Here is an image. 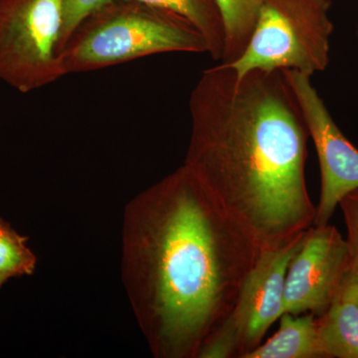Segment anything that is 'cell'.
I'll return each mask as SVG.
<instances>
[{
  "label": "cell",
  "mask_w": 358,
  "mask_h": 358,
  "mask_svg": "<svg viewBox=\"0 0 358 358\" xmlns=\"http://www.w3.org/2000/svg\"><path fill=\"white\" fill-rule=\"evenodd\" d=\"M122 251V284L157 358H199L263 252L185 164L127 205Z\"/></svg>",
  "instance_id": "cell-1"
},
{
  "label": "cell",
  "mask_w": 358,
  "mask_h": 358,
  "mask_svg": "<svg viewBox=\"0 0 358 358\" xmlns=\"http://www.w3.org/2000/svg\"><path fill=\"white\" fill-rule=\"evenodd\" d=\"M185 166L262 251L313 226L306 182L308 131L282 71L202 72L189 98Z\"/></svg>",
  "instance_id": "cell-2"
},
{
  "label": "cell",
  "mask_w": 358,
  "mask_h": 358,
  "mask_svg": "<svg viewBox=\"0 0 358 358\" xmlns=\"http://www.w3.org/2000/svg\"><path fill=\"white\" fill-rule=\"evenodd\" d=\"M169 52L205 53L208 47L178 14L138 0H110L78 25L59 58L66 76Z\"/></svg>",
  "instance_id": "cell-3"
},
{
  "label": "cell",
  "mask_w": 358,
  "mask_h": 358,
  "mask_svg": "<svg viewBox=\"0 0 358 358\" xmlns=\"http://www.w3.org/2000/svg\"><path fill=\"white\" fill-rule=\"evenodd\" d=\"M331 0H263L238 76L253 70H294L312 76L329 62Z\"/></svg>",
  "instance_id": "cell-4"
},
{
  "label": "cell",
  "mask_w": 358,
  "mask_h": 358,
  "mask_svg": "<svg viewBox=\"0 0 358 358\" xmlns=\"http://www.w3.org/2000/svg\"><path fill=\"white\" fill-rule=\"evenodd\" d=\"M64 0H0V80L21 93L64 77Z\"/></svg>",
  "instance_id": "cell-5"
},
{
  "label": "cell",
  "mask_w": 358,
  "mask_h": 358,
  "mask_svg": "<svg viewBox=\"0 0 358 358\" xmlns=\"http://www.w3.org/2000/svg\"><path fill=\"white\" fill-rule=\"evenodd\" d=\"M306 232L289 244L261 253L234 306L207 339L199 358H245L262 343L268 329L284 313L287 271Z\"/></svg>",
  "instance_id": "cell-6"
},
{
  "label": "cell",
  "mask_w": 358,
  "mask_h": 358,
  "mask_svg": "<svg viewBox=\"0 0 358 358\" xmlns=\"http://www.w3.org/2000/svg\"><path fill=\"white\" fill-rule=\"evenodd\" d=\"M319 157L322 189L313 225L329 224L339 202L358 189V150L343 136L310 83V76L284 70Z\"/></svg>",
  "instance_id": "cell-7"
},
{
  "label": "cell",
  "mask_w": 358,
  "mask_h": 358,
  "mask_svg": "<svg viewBox=\"0 0 358 358\" xmlns=\"http://www.w3.org/2000/svg\"><path fill=\"white\" fill-rule=\"evenodd\" d=\"M352 267L346 239L334 226H312L294 254L284 288V313L322 315Z\"/></svg>",
  "instance_id": "cell-8"
},
{
  "label": "cell",
  "mask_w": 358,
  "mask_h": 358,
  "mask_svg": "<svg viewBox=\"0 0 358 358\" xmlns=\"http://www.w3.org/2000/svg\"><path fill=\"white\" fill-rule=\"evenodd\" d=\"M317 331L326 358H358V303L350 270L333 303L317 317Z\"/></svg>",
  "instance_id": "cell-9"
},
{
  "label": "cell",
  "mask_w": 358,
  "mask_h": 358,
  "mask_svg": "<svg viewBox=\"0 0 358 358\" xmlns=\"http://www.w3.org/2000/svg\"><path fill=\"white\" fill-rule=\"evenodd\" d=\"M280 327L245 358H326L317 331V315L282 313Z\"/></svg>",
  "instance_id": "cell-10"
},
{
  "label": "cell",
  "mask_w": 358,
  "mask_h": 358,
  "mask_svg": "<svg viewBox=\"0 0 358 358\" xmlns=\"http://www.w3.org/2000/svg\"><path fill=\"white\" fill-rule=\"evenodd\" d=\"M159 7L192 23L206 40L212 59L221 61L224 49V25L215 0H138Z\"/></svg>",
  "instance_id": "cell-11"
},
{
  "label": "cell",
  "mask_w": 358,
  "mask_h": 358,
  "mask_svg": "<svg viewBox=\"0 0 358 358\" xmlns=\"http://www.w3.org/2000/svg\"><path fill=\"white\" fill-rule=\"evenodd\" d=\"M263 0H215L224 25L221 63L230 64L243 54L255 27Z\"/></svg>",
  "instance_id": "cell-12"
},
{
  "label": "cell",
  "mask_w": 358,
  "mask_h": 358,
  "mask_svg": "<svg viewBox=\"0 0 358 358\" xmlns=\"http://www.w3.org/2000/svg\"><path fill=\"white\" fill-rule=\"evenodd\" d=\"M36 265L37 258L27 246V238L0 219V274L8 279L30 275Z\"/></svg>",
  "instance_id": "cell-13"
},
{
  "label": "cell",
  "mask_w": 358,
  "mask_h": 358,
  "mask_svg": "<svg viewBox=\"0 0 358 358\" xmlns=\"http://www.w3.org/2000/svg\"><path fill=\"white\" fill-rule=\"evenodd\" d=\"M110 0H64V15H63V29L59 44V54L67 43L72 33L89 15L99 7L109 2Z\"/></svg>",
  "instance_id": "cell-14"
},
{
  "label": "cell",
  "mask_w": 358,
  "mask_h": 358,
  "mask_svg": "<svg viewBox=\"0 0 358 358\" xmlns=\"http://www.w3.org/2000/svg\"><path fill=\"white\" fill-rule=\"evenodd\" d=\"M343 210V217L348 230V242L350 247V255L355 262H358V189L348 193L339 202Z\"/></svg>",
  "instance_id": "cell-15"
},
{
  "label": "cell",
  "mask_w": 358,
  "mask_h": 358,
  "mask_svg": "<svg viewBox=\"0 0 358 358\" xmlns=\"http://www.w3.org/2000/svg\"><path fill=\"white\" fill-rule=\"evenodd\" d=\"M350 277H352L353 287H355V296L358 303V262L352 259V267H350Z\"/></svg>",
  "instance_id": "cell-16"
},
{
  "label": "cell",
  "mask_w": 358,
  "mask_h": 358,
  "mask_svg": "<svg viewBox=\"0 0 358 358\" xmlns=\"http://www.w3.org/2000/svg\"><path fill=\"white\" fill-rule=\"evenodd\" d=\"M7 280H8V278L6 277L4 275L0 274V287H1Z\"/></svg>",
  "instance_id": "cell-17"
}]
</instances>
